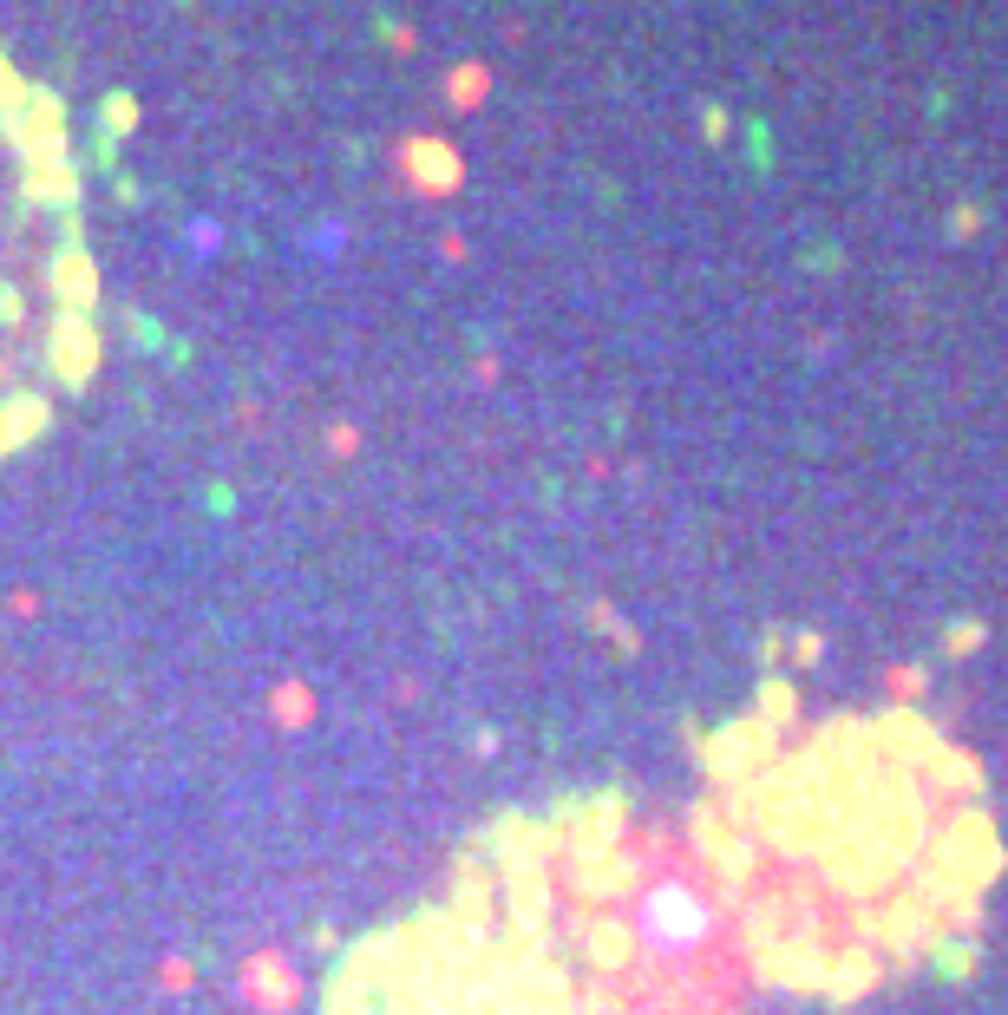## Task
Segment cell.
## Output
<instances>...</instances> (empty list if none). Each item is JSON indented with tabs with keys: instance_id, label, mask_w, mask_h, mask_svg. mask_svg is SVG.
<instances>
[{
	"instance_id": "1",
	"label": "cell",
	"mask_w": 1008,
	"mask_h": 1015,
	"mask_svg": "<svg viewBox=\"0 0 1008 1015\" xmlns=\"http://www.w3.org/2000/svg\"><path fill=\"white\" fill-rule=\"evenodd\" d=\"M92 348V269L79 249L66 132L53 99L0 60V459L33 439Z\"/></svg>"
}]
</instances>
